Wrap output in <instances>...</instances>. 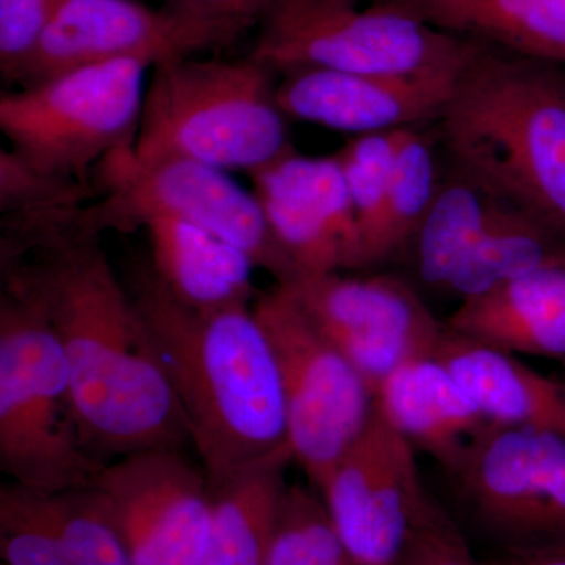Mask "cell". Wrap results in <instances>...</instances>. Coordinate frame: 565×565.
<instances>
[{
	"label": "cell",
	"mask_w": 565,
	"mask_h": 565,
	"mask_svg": "<svg viewBox=\"0 0 565 565\" xmlns=\"http://www.w3.org/2000/svg\"><path fill=\"white\" fill-rule=\"evenodd\" d=\"M463 70L414 77L299 70L278 82L277 99L288 118L353 136L419 128L440 120Z\"/></svg>",
	"instance_id": "16"
},
{
	"label": "cell",
	"mask_w": 565,
	"mask_h": 565,
	"mask_svg": "<svg viewBox=\"0 0 565 565\" xmlns=\"http://www.w3.org/2000/svg\"><path fill=\"white\" fill-rule=\"evenodd\" d=\"M95 174L103 199L90 204V215L99 233L134 232L147 215H170L239 248L256 269L273 275L275 285L300 277L255 193L225 170L188 159L140 162L131 147L106 156Z\"/></svg>",
	"instance_id": "8"
},
{
	"label": "cell",
	"mask_w": 565,
	"mask_h": 565,
	"mask_svg": "<svg viewBox=\"0 0 565 565\" xmlns=\"http://www.w3.org/2000/svg\"><path fill=\"white\" fill-rule=\"evenodd\" d=\"M148 68L121 58L3 92L0 129L10 150L40 172L90 182L106 156L136 143Z\"/></svg>",
	"instance_id": "6"
},
{
	"label": "cell",
	"mask_w": 565,
	"mask_h": 565,
	"mask_svg": "<svg viewBox=\"0 0 565 565\" xmlns=\"http://www.w3.org/2000/svg\"><path fill=\"white\" fill-rule=\"evenodd\" d=\"M275 0H166L184 17L221 29L234 39L259 24Z\"/></svg>",
	"instance_id": "33"
},
{
	"label": "cell",
	"mask_w": 565,
	"mask_h": 565,
	"mask_svg": "<svg viewBox=\"0 0 565 565\" xmlns=\"http://www.w3.org/2000/svg\"><path fill=\"white\" fill-rule=\"evenodd\" d=\"M564 258L565 234L505 202L448 286L462 300L471 299Z\"/></svg>",
	"instance_id": "24"
},
{
	"label": "cell",
	"mask_w": 565,
	"mask_h": 565,
	"mask_svg": "<svg viewBox=\"0 0 565 565\" xmlns=\"http://www.w3.org/2000/svg\"><path fill=\"white\" fill-rule=\"evenodd\" d=\"M264 565H356L318 489L286 487Z\"/></svg>",
	"instance_id": "27"
},
{
	"label": "cell",
	"mask_w": 565,
	"mask_h": 565,
	"mask_svg": "<svg viewBox=\"0 0 565 565\" xmlns=\"http://www.w3.org/2000/svg\"><path fill=\"white\" fill-rule=\"evenodd\" d=\"M504 203L484 184L455 167L451 177L441 180L414 241L423 280L448 286L492 228Z\"/></svg>",
	"instance_id": "23"
},
{
	"label": "cell",
	"mask_w": 565,
	"mask_h": 565,
	"mask_svg": "<svg viewBox=\"0 0 565 565\" xmlns=\"http://www.w3.org/2000/svg\"><path fill=\"white\" fill-rule=\"evenodd\" d=\"M134 565H203L212 497L204 468L182 449L107 463L90 487Z\"/></svg>",
	"instance_id": "11"
},
{
	"label": "cell",
	"mask_w": 565,
	"mask_h": 565,
	"mask_svg": "<svg viewBox=\"0 0 565 565\" xmlns=\"http://www.w3.org/2000/svg\"><path fill=\"white\" fill-rule=\"evenodd\" d=\"M2 282L46 315L68 367L82 444L107 462L150 449H184L188 423L141 332L131 294L90 233L70 234L2 264Z\"/></svg>",
	"instance_id": "1"
},
{
	"label": "cell",
	"mask_w": 565,
	"mask_h": 565,
	"mask_svg": "<svg viewBox=\"0 0 565 565\" xmlns=\"http://www.w3.org/2000/svg\"><path fill=\"white\" fill-rule=\"evenodd\" d=\"M487 565H565V542L537 548L504 550Z\"/></svg>",
	"instance_id": "34"
},
{
	"label": "cell",
	"mask_w": 565,
	"mask_h": 565,
	"mask_svg": "<svg viewBox=\"0 0 565 565\" xmlns=\"http://www.w3.org/2000/svg\"><path fill=\"white\" fill-rule=\"evenodd\" d=\"M475 522L505 550L565 542V437L492 424L452 471Z\"/></svg>",
	"instance_id": "10"
},
{
	"label": "cell",
	"mask_w": 565,
	"mask_h": 565,
	"mask_svg": "<svg viewBox=\"0 0 565 565\" xmlns=\"http://www.w3.org/2000/svg\"><path fill=\"white\" fill-rule=\"evenodd\" d=\"M282 286L362 375L373 396L397 367L435 355L445 332V323L397 278L332 273L303 275Z\"/></svg>",
	"instance_id": "14"
},
{
	"label": "cell",
	"mask_w": 565,
	"mask_h": 565,
	"mask_svg": "<svg viewBox=\"0 0 565 565\" xmlns=\"http://www.w3.org/2000/svg\"><path fill=\"white\" fill-rule=\"evenodd\" d=\"M3 565H81L57 535L43 527L0 519Z\"/></svg>",
	"instance_id": "32"
},
{
	"label": "cell",
	"mask_w": 565,
	"mask_h": 565,
	"mask_svg": "<svg viewBox=\"0 0 565 565\" xmlns=\"http://www.w3.org/2000/svg\"><path fill=\"white\" fill-rule=\"evenodd\" d=\"M434 140L412 129L397 156L381 214L362 245V269L392 258L415 241L440 189Z\"/></svg>",
	"instance_id": "26"
},
{
	"label": "cell",
	"mask_w": 565,
	"mask_h": 565,
	"mask_svg": "<svg viewBox=\"0 0 565 565\" xmlns=\"http://www.w3.org/2000/svg\"><path fill=\"white\" fill-rule=\"evenodd\" d=\"M66 0H0V73H13Z\"/></svg>",
	"instance_id": "30"
},
{
	"label": "cell",
	"mask_w": 565,
	"mask_h": 565,
	"mask_svg": "<svg viewBox=\"0 0 565 565\" xmlns=\"http://www.w3.org/2000/svg\"><path fill=\"white\" fill-rule=\"evenodd\" d=\"M412 129L415 128L360 134L337 152L351 192L362 245L377 222L397 156Z\"/></svg>",
	"instance_id": "28"
},
{
	"label": "cell",
	"mask_w": 565,
	"mask_h": 565,
	"mask_svg": "<svg viewBox=\"0 0 565 565\" xmlns=\"http://www.w3.org/2000/svg\"><path fill=\"white\" fill-rule=\"evenodd\" d=\"M399 565H487L476 559L449 516L434 501L427 505Z\"/></svg>",
	"instance_id": "31"
},
{
	"label": "cell",
	"mask_w": 565,
	"mask_h": 565,
	"mask_svg": "<svg viewBox=\"0 0 565 565\" xmlns=\"http://www.w3.org/2000/svg\"><path fill=\"white\" fill-rule=\"evenodd\" d=\"M435 356L451 371L490 423L535 427L565 437V384L514 353L479 343L446 327Z\"/></svg>",
	"instance_id": "19"
},
{
	"label": "cell",
	"mask_w": 565,
	"mask_h": 565,
	"mask_svg": "<svg viewBox=\"0 0 565 565\" xmlns=\"http://www.w3.org/2000/svg\"><path fill=\"white\" fill-rule=\"evenodd\" d=\"M319 493L356 565H399L433 501L414 446L377 411Z\"/></svg>",
	"instance_id": "13"
},
{
	"label": "cell",
	"mask_w": 565,
	"mask_h": 565,
	"mask_svg": "<svg viewBox=\"0 0 565 565\" xmlns=\"http://www.w3.org/2000/svg\"><path fill=\"white\" fill-rule=\"evenodd\" d=\"M323 2L332 3V6H340V7H359V3L362 2V0H323Z\"/></svg>",
	"instance_id": "35"
},
{
	"label": "cell",
	"mask_w": 565,
	"mask_h": 565,
	"mask_svg": "<svg viewBox=\"0 0 565 565\" xmlns=\"http://www.w3.org/2000/svg\"><path fill=\"white\" fill-rule=\"evenodd\" d=\"M236 39L221 29L163 6L137 0H66L32 51L7 77L18 88L32 87L58 74L137 58L154 66L196 52L222 50Z\"/></svg>",
	"instance_id": "12"
},
{
	"label": "cell",
	"mask_w": 565,
	"mask_h": 565,
	"mask_svg": "<svg viewBox=\"0 0 565 565\" xmlns=\"http://www.w3.org/2000/svg\"><path fill=\"white\" fill-rule=\"evenodd\" d=\"M438 136L457 169L565 234V68L484 44Z\"/></svg>",
	"instance_id": "3"
},
{
	"label": "cell",
	"mask_w": 565,
	"mask_h": 565,
	"mask_svg": "<svg viewBox=\"0 0 565 565\" xmlns=\"http://www.w3.org/2000/svg\"><path fill=\"white\" fill-rule=\"evenodd\" d=\"M93 182L68 180L33 169L20 156L0 151V212L2 217H47L85 206L96 196Z\"/></svg>",
	"instance_id": "29"
},
{
	"label": "cell",
	"mask_w": 565,
	"mask_h": 565,
	"mask_svg": "<svg viewBox=\"0 0 565 565\" xmlns=\"http://www.w3.org/2000/svg\"><path fill=\"white\" fill-rule=\"evenodd\" d=\"M109 462L82 444L68 367L46 315L28 292L0 296V470L35 494L90 489Z\"/></svg>",
	"instance_id": "5"
},
{
	"label": "cell",
	"mask_w": 565,
	"mask_h": 565,
	"mask_svg": "<svg viewBox=\"0 0 565 565\" xmlns=\"http://www.w3.org/2000/svg\"><path fill=\"white\" fill-rule=\"evenodd\" d=\"M151 70L132 147L140 162L188 159L252 173L292 150L278 74L266 63L180 57Z\"/></svg>",
	"instance_id": "4"
},
{
	"label": "cell",
	"mask_w": 565,
	"mask_h": 565,
	"mask_svg": "<svg viewBox=\"0 0 565 565\" xmlns=\"http://www.w3.org/2000/svg\"><path fill=\"white\" fill-rule=\"evenodd\" d=\"M446 327L514 355L565 362V258L463 299Z\"/></svg>",
	"instance_id": "18"
},
{
	"label": "cell",
	"mask_w": 565,
	"mask_h": 565,
	"mask_svg": "<svg viewBox=\"0 0 565 565\" xmlns=\"http://www.w3.org/2000/svg\"><path fill=\"white\" fill-rule=\"evenodd\" d=\"M0 519L29 523L57 535L81 565H134L92 489L35 494L10 482L0 489Z\"/></svg>",
	"instance_id": "25"
},
{
	"label": "cell",
	"mask_w": 565,
	"mask_h": 565,
	"mask_svg": "<svg viewBox=\"0 0 565 565\" xmlns=\"http://www.w3.org/2000/svg\"><path fill=\"white\" fill-rule=\"evenodd\" d=\"M370 7L565 68V0H373Z\"/></svg>",
	"instance_id": "20"
},
{
	"label": "cell",
	"mask_w": 565,
	"mask_h": 565,
	"mask_svg": "<svg viewBox=\"0 0 565 565\" xmlns=\"http://www.w3.org/2000/svg\"><path fill=\"white\" fill-rule=\"evenodd\" d=\"M248 177L300 277L362 267V236L337 154L310 158L292 148Z\"/></svg>",
	"instance_id": "15"
},
{
	"label": "cell",
	"mask_w": 565,
	"mask_h": 565,
	"mask_svg": "<svg viewBox=\"0 0 565 565\" xmlns=\"http://www.w3.org/2000/svg\"><path fill=\"white\" fill-rule=\"evenodd\" d=\"M252 308L280 371L294 462L319 490L373 418V393L286 286L256 294Z\"/></svg>",
	"instance_id": "9"
},
{
	"label": "cell",
	"mask_w": 565,
	"mask_h": 565,
	"mask_svg": "<svg viewBox=\"0 0 565 565\" xmlns=\"http://www.w3.org/2000/svg\"><path fill=\"white\" fill-rule=\"evenodd\" d=\"M258 28L250 55L281 76L299 70L427 76L465 68L484 46L401 14L323 0H275Z\"/></svg>",
	"instance_id": "7"
},
{
	"label": "cell",
	"mask_w": 565,
	"mask_h": 565,
	"mask_svg": "<svg viewBox=\"0 0 565 565\" xmlns=\"http://www.w3.org/2000/svg\"><path fill=\"white\" fill-rule=\"evenodd\" d=\"M137 228L148 233L151 273L182 303L217 310L255 300L256 267L239 248L170 215H147Z\"/></svg>",
	"instance_id": "21"
},
{
	"label": "cell",
	"mask_w": 565,
	"mask_h": 565,
	"mask_svg": "<svg viewBox=\"0 0 565 565\" xmlns=\"http://www.w3.org/2000/svg\"><path fill=\"white\" fill-rule=\"evenodd\" d=\"M374 405L385 422L448 475L493 424L435 355L397 367L379 386Z\"/></svg>",
	"instance_id": "17"
},
{
	"label": "cell",
	"mask_w": 565,
	"mask_h": 565,
	"mask_svg": "<svg viewBox=\"0 0 565 565\" xmlns=\"http://www.w3.org/2000/svg\"><path fill=\"white\" fill-rule=\"evenodd\" d=\"M291 456L210 479L212 511L203 565H264Z\"/></svg>",
	"instance_id": "22"
},
{
	"label": "cell",
	"mask_w": 565,
	"mask_h": 565,
	"mask_svg": "<svg viewBox=\"0 0 565 565\" xmlns=\"http://www.w3.org/2000/svg\"><path fill=\"white\" fill-rule=\"evenodd\" d=\"M134 310L207 479L292 456L280 371L252 305L199 310L139 266Z\"/></svg>",
	"instance_id": "2"
}]
</instances>
